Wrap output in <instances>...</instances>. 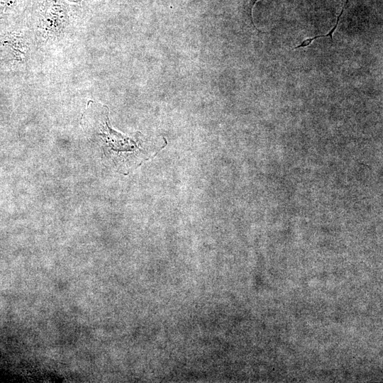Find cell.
<instances>
[{"instance_id": "obj_3", "label": "cell", "mask_w": 383, "mask_h": 383, "mask_svg": "<svg viewBox=\"0 0 383 383\" xmlns=\"http://www.w3.org/2000/svg\"><path fill=\"white\" fill-rule=\"evenodd\" d=\"M15 1L16 0H0V19L4 17Z\"/></svg>"}, {"instance_id": "obj_1", "label": "cell", "mask_w": 383, "mask_h": 383, "mask_svg": "<svg viewBox=\"0 0 383 383\" xmlns=\"http://www.w3.org/2000/svg\"><path fill=\"white\" fill-rule=\"evenodd\" d=\"M108 109L104 107L101 122L95 123L87 115H84V123L87 126L94 128H86L94 131L97 138H100L99 143L102 150L103 159L121 172L125 173L132 167L138 166L147 157L145 150L140 147L139 144L133 138L121 134L109 125Z\"/></svg>"}, {"instance_id": "obj_2", "label": "cell", "mask_w": 383, "mask_h": 383, "mask_svg": "<svg viewBox=\"0 0 383 383\" xmlns=\"http://www.w3.org/2000/svg\"><path fill=\"white\" fill-rule=\"evenodd\" d=\"M18 38L13 33L0 36V67L8 65L21 57Z\"/></svg>"}, {"instance_id": "obj_4", "label": "cell", "mask_w": 383, "mask_h": 383, "mask_svg": "<svg viewBox=\"0 0 383 383\" xmlns=\"http://www.w3.org/2000/svg\"><path fill=\"white\" fill-rule=\"evenodd\" d=\"M2 123H3V119H2L1 116L0 115V125H1Z\"/></svg>"}]
</instances>
